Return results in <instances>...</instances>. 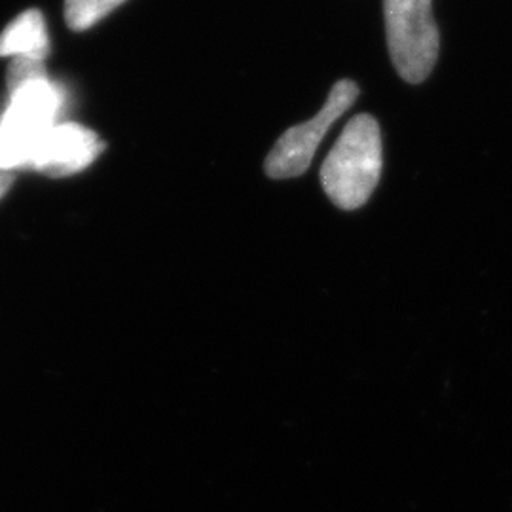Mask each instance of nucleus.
Here are the masks:
<instances>
[{"label":"nucleus","mask_w":512,"mask_h":512,"mask_svg":"<svg viewBox=\"0 0 512 512\" xmlns=\"http://www.w3.org/2000/svg\"><path fill=\"white\" fill-rule=\"evenodd\" d=\"M384 10L393 65L406 82L420 84L439 57V29L431 0H384Z\"/></svg>","instance_id":"obj_3"},{"label":"nucleus","mask_w":512,"mask_h":512,"mask_svg":"<svg viewBox=\"0 0 512 512\" xmlns=\"http://www.w3.org/2000/svg\"><path fill=\"white\" fill-rule=\"evenodd\" d=\"M126 0H65V19L73 31H86Z\"/></svg>","instance_id":"obj_7"},{"label":"nucleus","mask_w":512,"mask_h":512,"mask_svg":"<svg viewBox=\"0 0 512 512\" xmlns=\"http://www.w3.org/2000/svg\"><path fill=\"white\" fill-rule=\"evenodd\" d=\"M50 52L46 23L38 10H27L0 33L2 57H25L44 61Z\"/></svg>","instance_id":"obj_6"},{"label":"nucleus","mask_w":512,"mask_h":512,"mask_svg":"<svg viewBox=\"0 0 512 512\" xmlns=\"http://www.w3.org/2000/svg\"><path fill=\"white\" fill-rule=\"evenodd\" d=\"M12 183H14V177H12V175H8V173H2V175H0V198L8 192V188L12 186Z\"/></svg>","instance_id":"obj_8"},{"label":"nucleus","mask_w":512,"mask_h":512,"mask_svg":"<svg viewBox=\"0 0 512 512\" xmlns=\"http://www.w3.org/2000/svg\"><path fill=\"white\" fill-rule=\"evenodd\" d=\"M359 95V88L351 80H340L332 86L325 107L311 120L287 129L266 158V175L270 179L300 177L310 169L313 156L334 122L349 110Z\"/></svg>","instance_id":"obj_4"},{"label":"nucleus","mask_w":512,"mask_h":512,"mask_svg":"<svg viewBox=\"0 0 512 512\" xmlns=\"http://www.w3.org/2000/svg\"><path fill=\"white\" fill-rule=\"evenodd\" d=\"M382 133L370 114L349 120L321 167V183L340 209H359L376 190L382 175Z\"/></svg>","instance_id":"obj_2"},{"label":"nucleus","mask_w":512,"mask_h":512,"mask_svg":"<svg viewBox=\"0 0 512 512\" xmlns=\"http://www.w3.org/2000/svg\"><path fill=\"white\" fill-rule=\"evenodd\" d=\"M10 105L0 118V169L29 164L61 109V90L44 61L16 57L8 69Z\"/></svg>","instance_id":"obj_1"},{"label":"nucleus","mask_w":512,"mask_h":512,"mask_svg":"<svg viewBox=\"0 0 512 512\" xmlns=\"http://www.w3.org/2000/svg\"><path fill=\"white\" fill-rule=\"evenodd\" d=\"M103 148L105 145L92 129L78 124H63L46 133L29 164L52 177L73 175L92 164Z\"/></svg>","instance_id":"obj_5"}]
</instances>
